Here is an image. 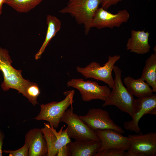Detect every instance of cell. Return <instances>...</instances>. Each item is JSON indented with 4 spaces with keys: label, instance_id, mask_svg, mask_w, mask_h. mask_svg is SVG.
Returning a JSON list of instances; mask_svg holds the SVG:
<instances>
[{
    "label": "cell",
    "instance_id": "6da1fadb",
    "mask_svg": "<svg viewBox=\"0 0 156 156\" xmlns=\"http://www.w3.org/2000/svg\"><path fill=\"white\" fill-rule=\"evenodd\" d=\"M101 3V0H69L66 6L59 12L69 14L78 24L83 25L85 34L87 35L92 28L95 13Z\"/></svg>",
    "mask_w": 156,
    "mask_h": 156
},
{
    "label": "cell",
    "instance_id": "7a4b0ae2",
    "mask_svg": "<svg viewBox=\"0 0 156 156\" xmlns=\"http://www.w3.org/2000/svg\"><path fill=\"white\" fill-rule=\"evenodd\" d=\"M113 70L115 73L114 84L112 90L102 106L113 105L121 111L129 114L132 118L135 99L123 84L121 79L122 71L118 66L114 65Z\"/></svg>",
    "mask_w": 156,
    "mask_h": 156
},
{
    "label": "cell",
    "instance_id": "3957f363",
    "mask_svg": "<svg viewBox=\"0 0 156 156\" xmlns=\"http://www.w3.org/2000/svg\"><path fill=\"white\" fill-rule=\"evenodd\" d=\"M74 93L73 90L67 91L64 92L66 97L62 101L40 105V113L34 119L47 121L54 128H58L61 118L68 107L72 105L74 101Z\"/></svg>",
    "mask_w": 156,
    "mask_h": 156
},
{
    "label": "cell",
    "instance_id": "277c9868",
    "mask_svg": "<svg viewBox=\"0 0 156 156\" xmlns=\"http://www.w3.org/2000/svg\"><path fill=\"white\" fill-rule=\"evenodd\" d=\"M68 125L67 133L70 138L82 142L100 141L94 131L87 126L73 112L72 105L67 110L60 119Z\"/></svg>",
    "mask_w": 156,
    "mask_h": 156
},
{
    "label": "cell",
    "instance_id": "5b68a950",
    "mask_svg": "<svg viewBox=\"0 0 156 156\" xmlns=\"http://www.w3.org/2000/svg\"><path fill=\"white\" fill-rule=\"evenodd\" d=\"M12 63L8 51L0 47V70L4 78L1 88L5 91L12 88L21 93L25 79L22 77V70L14 68L11 65Z\"/></svg>",
    "mask_w": 156,
    "mask_h": 156
},
{
    "label": "cell",
    "instance_id": "8992f818",
    "mask_svg": "<svg viewBox=\"0 0 156 156\" xmlns=\"http://www.w3.org/2000/svg\"><path fill=\"white\" fill-rule=\"evenodd\" d=\"M120 58V55H109L108 60L104 66H101L96 62H93L84 68L77 66V71L82 75L86 78H92L103 81L107 83L109 88H112L114 80L112 72L115 64Z\"/></svg>",
    "mask_w": 156,
    "mask_h": 156
},
{
    "label": "cell",
    "instance_id": "52a82bcc",
    "mask_svg": "<svg viewBox=\"0 0 156 156\" xmlns=\"http://www.w3.org/2000/svg\"><path fill=\"white\" fill-rule=\"evenodd\" d=\"M129 135L131 147L125 156H156V133Z\"/></svg>",
    "mask_w": 156,
    "mask_h": 156
},
{
    "label": "cell",
    "instance_id": "ba28073f",
    "mask_svg": "<svg viewBox=\"0 0 156 156\" xmlns=\"http://www.w3.org/2000/svg\"><path fill=\"white\" fill-rule=\"evenodd\" d=\"M67 84L68 87L79 90L83 100L85 101L94 99L105 101L111 92L107 86H101L96 82L84 81L82 79H72L67 82Z\"/></svg>",
    "mask_w": 156,
    "mask_h": 156
},
{
    "label": "cell",
    "instance_id": "9c48e42d",
    "mask_svg": "<svg viewBox=\"0 0 156 156\" xmlns=\"http://www.w3.org/2000/svg\"><path fill=\"white\" fill-rule=\"evenodd\" d=\"M147 114H156V94L149 96L138 98L135 99L132 119L124 122V128L127 130L133 131L137 133H140L141 130L139 126V122Z\"/></svg>",
    "mask_w": 156,
    "mask_h": 156
},
{
    "label": "cell",
    "instance_id": "30bf717a",
    "mask_svg": "<svg viewBox=\"0 0 156 156\" xmlns=\"http://www.w3.org/2000/svg\"><path fill=\"white\" fill-rule=\"evenodd\" d=\"M79 118L87 126L94 131L97 129H110L123 134L125 131L116 125L110 118L109 113L100 108L89 109L85 116H78Z\"/></svg>",
    "mask_w": 156,
    "mask_h": 156
},
{
    "label": "cell",
    "instance_id": "8fae6325",
    "mask_svg": "<svg viewBox=\"0 0 156 156\" xmlns=\"http://www.w3.org/2000/svg\"><path fill=\"white\" fill-rule=\"evenodd\" d=\"M101 7L96 11L92 21L91 28L101 29L107 27L112 29L119 27L124 23H127L130 17L125 10H120L116 14H113Z\"/></svg>",
    "mask_w": 156,
    "mask_h": 156
},
{
    "label": "cell",
    "instance_id": "7c38bea8",
    "mask_svg": "<svg viewBox=\"0 0 156 156\" xmlns=\"http://www.w3.org/2000/svg\"><path fill=\"white\" fill-rule=\"evenodd\" d=\"M44 124V127L41 129L47 144L48 151L47 156H56L63 146L71 142L67 134V128L63 130L64 126L57 132L49 123Z\"/></svg>",
    "mask_w": 156,
    "mask_h": 156
},
{
    "label": "cell",
    "instance_id": "4fadbf2b",
    "mask_svg": "<svg viewBox=\"0 0 156 156\" xmlns=\"http://www.w3.org/2000/svg\"><path fill=\"white\" fill-rule=\"evenodd\" d=\"M94 132L101 142L98 152L110 148H115L128 151L131 147L128 137L124 136L118 131L112 129H97Z\"/></svg>",
    "mask_w": 156,
    "mask_h": 156
},
{
    "label": "cell",
    "instance_id": "5bb4252c",
    "mask_svg": "<svg viewBox=\"0 0 156 156\" xmlns=\"http://www.w3.org/2000/svg\"><path fill=\"white\" fill-rule=\"evenodd\" d=\"M25 141L29 146L28 156H47V144L41 129L35 128L29 130L25 135Z\"/></svg>",
    "mask_w": 156,
    "mask_h": 156
},
{
    "label": "cell",
    "instance_id": "9a60e30c",
    "mask_svg": "<svg viewBox=\"0 0 156 156\" xmlns=\"http://www.w3.org/2000/svg\"><path fill=\"white\" fill-rule=\"evenodd\" d=\"M150 33L148 31H135L132 30L131 36L128 40L126 49L130 52L139 54L148 53L151 47L148 43Z\"/></svg>",
    "mask_w": 156,
    "mask_h": 156
},
{
    "label": "cell",
    "instance_id": "2e32d148",
    "mask_svg": "<svg viewBox=\"0 0 156 156\" xmlns=\"http://www.w3.org/2000/svg\"><path fill=\"white\" fill-rule=\"evenodd\" d=\"M71 156H95L100 149V141L76 140L68 143Z\"/></svg>",
    "mask_w": 156,
    "mask_h": 156
},
{
    "label": "cell",
    "instance_id": "e0dca14e",
    "mask_svg": "<svg viewBox=\"0 0 156 156\" xmlns=\"http://www.w3.org/2000/svg\"><path fill=\"white\" fill-rule=\"evenodd\" d=\"M123 82L132 94L138 98L148 97L153 94L152 89L140 78L135 79L128 76L125 78Z\"/></svg>",
    "mask_w": 156,
    "mask_h": 156
},
{
    "label": "cell",
    "instance_id": "ac0fdd59",
    "mask_svg": "<svg viewBox=\"0 0 156 156\" xmlns=\"http://www.w3.org/2000/svg\"><path fill=\"white\" fill-rule=\"evenodd\" d=\"M46 23L48 27L45 38L42 46L35 56L36 60L40 58L49 43L60 29L62 25L61 21L56 16L51 15L47 16Z\"/></svg>",
    "mask_w": 156,
    "mask_h": 156
},
{
    "label": "cell",
    "instance_id": "d6986e66",
    "mask_svg": "<svg viewBox=\"0 0 156 156\" xmlns=\"http://www.w3.org/2000/svg\"><path fill=\"white\" fill-rule=\"evenodd\" d=\"M140 78L156 92V51L146 60Z\"/></svg>",
    "mask_w": 156,
    "mask_h": 156
},
{
    "label": "cell",
    "instance_id": "ffe728a7",
    "mask_svg": "<svg viewBox=\"0 0 156 156\" xmlns=\"http://www.w3.org/2000/svg\"><path fill=\"white\" fill-rule=\"evenodd\" d=\"M43 0H5L4 3L17 12L27 13L40 4Z\"/></svg>",
    "mask_w": 156,
    "mask_h": 156
},
{
    "label": "cell",
    "instance_id": "44dd1931",
    "mask_svg": "<svg viewBox=\"0 0 156 156\" xmlns=\"http://www.w3.org/2000/svg\"><path fill=\"white\" fill-rule=\"evenodd\" d=\"M40 93V89L37 83L31 82L28 80H25L21 93L33 106L39 104L37 99Z\"/></svg>",
    "mask_w": 156,
    "mask_h": 156
},
{
    "label": "cell",
    "instance_id": "7402d4cb",
    "mask_svg": "<svg viewBox=\"0 0 156 156\" xmlns=\"http://www.w3.org/2000/svg\"><path fill=\"white\" fill-rule=\"evenodd\" d=\"M125 151L115 148H110L98 152L95 156H125Z\"/></svg>",
    "mask_w": 156,
    "mask_h": 156
},
{
    "label": "cell",
    "instance_id": "603a6c76",
    "mask_svg": "<svg viewBox=\"0 0 156 156\" xmlns=\"http://www.w3.org/2000/svg\"><path fill=\"white\" fill-rule=\"evenodd\" d=\"M29 146L28 143L25 141L24 145L20 148L15 150H5L3 152L9 154L10 156H27L28 155Z\"/></svg>",
    "mask_w": 156,
    "mask_h": 156
},
{
    "label": "cell",
    "instance_id": "cb8c5ba5",
    "mask_svg": "<svg viewBox=\"0 0 156 156\" xmlns=\"http://www.w3.org/2000/svg\"><path fill=\"white\" fill-rule=\"evenodd\" d=\"M123 0H101V5L103 9L107 10L110 7L116 5Z\"/></svg>",
    "mask_w": 156,
    "mask_h": 156
},
{
    "label": "cell",
    "instance_id": "d4e9b609",
    "mask_svg": "<svg viewBox=\"0 0 156 156\" xmlns=\"http://www.w3.org/2000/svg\"><path fill=\"white\" fill-rule=\"evenodd\" d=\"M57 156H70L68 143L63 146L60 149Z\"/></svg>",
    "mask_w": 156,
    "mask_h": 156
},
{
    "label": "cell",
    "instance_id": "484cf974",
    "mask_svg": "<svg viewBox=\"0 0 156 156\" xmlns=\"http://www.w3.org/2000/svg\"><path fill=\"white\" fill-rule=\"evenodd\" d=\"M5 135L2 131L0 130V156H2V147L3 144V140Z\"/></svg>",
    "mask_w": 156,
    "mask_h": 156
},
{
    "label": "cell",
    "instance_id": "4316f807",
    "mask_svg": "<svg viewBox=\"0 0 156 156\" xmlns=\"http://www.w3.org/2000/svg\"><path fill=\"white\" fill-rule=\"evenodd\" d=\"M5 0H0V17L2 13L3 5L4 3Z\"/></svg>",
    "mask_w": 156,
    "mask_h": 156
}]
</instances>
